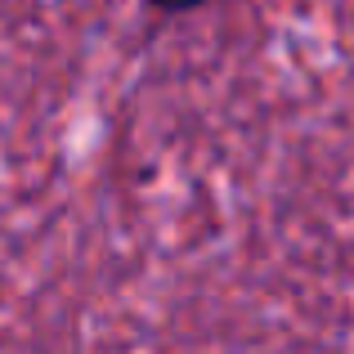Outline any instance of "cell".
Wrapping results in <instances>:
<instances>
[{
    "mask_svg": "<svg viewBox=\"0 0 354 354\" xmlns=\"http://www.w3.org/2000/svg\"><path fill=\"white\" fill-rule=\"evenodd\" d=\"M153 5H162V9H189V5H198V0H153Z\"/></svg>",
    "mask_w": 354,
    "mask_h": 354,
    "instance_id": "1",
    "label": "cell"
}]
</instances>
